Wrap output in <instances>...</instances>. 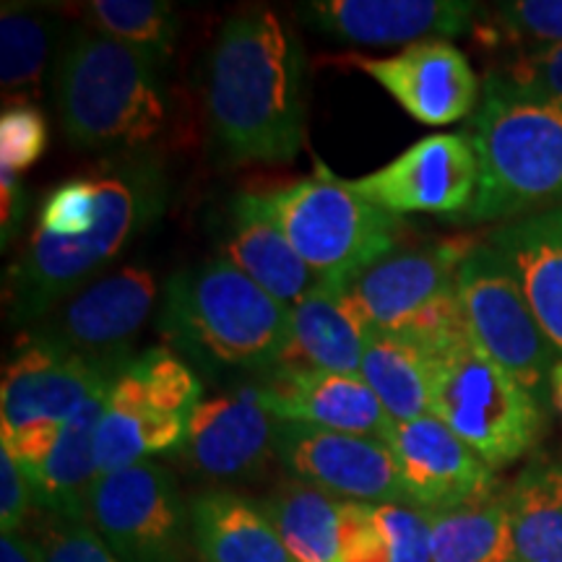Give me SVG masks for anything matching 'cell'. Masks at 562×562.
Here are the masks:
<instances>
[{
    "instance_id": "obj_16",
    "label": "cell",
    "mask_w": 562,
    "mask_h": 562,
    "mask_svg": "<svg viewBox=\"0 0 562 562\" xmlns=\"http://www.w3.org/2000/svg\"><path fill=\"white\" fill-rule=\"evenodd\" d=\"M389 446L406 501L422 510L463 508L487 501L497 487L495 469L463 446L432 414L393 427Z\"/></svg>"
},
{
    "instance_id": "obj_8",
    "label": "cell",
    "mask_w": 562,
    "mask_h": 562,
    "mask_svg": "<svg viewBox=\"0 0 562 562\" xmlns=\"http://www.w3.org/2000/svg\"><path fill=\"white\" fill-rule=\"evenodd\" d=\"M456 292L476 347L510 372L539 404H550V381L560 355L531 313L516 279L487 243L469 245L463 252Z\"/></svg>"
},
{
    "instance_id": "obj_2",
    "label": "cell",
    "mask_w": 562,
    "mask_h": 562,
    "mask_svg": "<svg viewBox=\"0 0 562 562\" xmlns=\"http://www.w3.org/2000/svg\"><path fill=\"white\" fill-rule=\"evenodd\" d=\"M58 110L68 140L89 151H154L170 125L159 63L79 26L58 63Z\"/></svg>"
},
{
    "instance_id": "obj_31",
    "label": "cell",
    "mask_w": 562,
    "mask_h": 562,
    "mask_svg": "<svg viewBox=\"0 0 562 562\" xmlns=\"http://www.w3.org/2000/svg\"><path fill=\"white\" fill-rule=\"evenodd\" d=\"M391 562H432V513L409 503L375 505Z\"/></svg>"
},
{
    "instance_id": "obj_28",
    "label": "cell",
    "mask_w": 562,
    "mask_h": 562,
    "mask_svg": "<svg viewBox=\"0 0 562 562\" xmlns=\"http://www.w3.org/2000/svg\"><path fill=\"white\" fill-rule=\"evenodd\" d=\"M432 562H518L505 495L432 513Z\"/></svg>"
},
{
    "instance_id": "obj_37",
    "label": "cell",
    "mask_w": 562,
    "mask_h": 562,
    "mask_svg": "<svg viewBox=\"0 0 562 562\" xmlns=\"http://www.w3.org/2000/svg\"><path fill=\"white\" fill-rule=\"evenodd\" d=\"M34 505V490L30 476L16 459L0 448V526L3 533L19 531Z\"/></svg>"
},
{
    "instance_id": "obj_5",
    "label": "cell",
    "mask_w": 562,
    "mask_h": 562,
    "mask_svg": "<svg viewBox=\"0 0 562 562\" xmlns=\"http://www.w3.org/2000/svg\"><path fill=\"white\" fill-rule=\"evenodd\" d=\"M419 349L430 370V414L490 469L508 467L537 446L544 406L476 347L467 321Z\"/></svg>"
},
{
    "instance_id": "obj_40",
    "label": "cell",
    "mask_w": 562,
    "mask_h": 562,
    "mask_svg": "<svg viewBox=\"0 0 562 562\" xmlns=\"http://www.w3.org/2000/svg\"><path fill=\"white\" fill-rule=\"evenodd\" d=\"M550 404L562 414V360H558L550 381Z\"/></svg>"
},
{
    "instance_id": "obj_39",
    "label": "cell",
    "mask_w": 562,
    "mask_h": 562,
    "mask_svg": "<svg viewBox=\"0 0 562 562\" xmlns=\"http://www.w3.org/2000/svg\"><path fill=\"white\" fill-rule=\"evenodd\" d=\"M0 562H42L40 542L24 537L21 531H11L0 537Z\"/></svg>"
},
{
    "instance_id": "obj_26",
    "label": "cell",
    "mask_w": 562,
    "mask_h": 562,
    "mask_svg": "<svg viewBox=\"0 0 562 562\" xmlns=\"http://www.w3.org/2000/svg\"><path fill=\"white\" fill-rule=\"evenodd\" d=\"M60 24L53 11L3 3L0 11V91L11 104H32L45 91Z\"/></svg>"
},
{
    "instance_id": "obj_22",
    "label": "cell",
    "mask_w": 562,
    "mask_h": 562,
    "mask_svg": "<svg viewBox=\"0 0 562 562\" xmlns=\"http://www.w3.org/2000/svg\"><path fill=\"white\" fill-rule=\"evenodd\" d=\"M108 391L81 406L66 425H60L50 453L30 469L34 503L63 521L87 524L89 495L97 482L94 438L100 427Z\"/></svg>"
},
{
    "instance_id": "obj_10",
    "label": "cell",
    "mask_w": 562,
    "mask_h": 562,
    "mask_svg": "<svg viewBox=\"0 0 562 562\" xmlns=\"http://www.w3.org/2000/svg\"><path fill=\"white\" fill-rule=\"evenodd\" d=\"M123 368L24 334L0 383V435L66 425L83 404L110 391Z\"/></svg>"
},
{
    "instance_id": "obj_3",
    "label": "cell",
    "mask_w": 562,
    "mask_h": 562,
    "mask_svg": "<svg viewBox=\"0 0 562 562\" xmlns=\"http://www.w3.org/2000/svg\"><path fill=\"white\" fill-rule=\"evenodd\" d=\"M292 307L227 258L172 273L165 286L159 331L172 349L206 368H279L290 344Z\"/></svg>"
},
{
    "instance_id": "obj_33",
    "label": "cell",
    "mask_w": 562,
    "mask_h": 562,
    "mask_svg": "<svg viewBox=\"0 0 562 562\" xmlns=\"http://www.w3.org/2000/svg\"><path fill=\"white\" fill-rule=\"evenodd\" d=\"M497 30L531 47L562 45V0H510L495 9Z\"/></svg>"
},
{
    "instance_id": "obj_13",
    "label": "cell",
    "mask_w": 562,
    "mask_h": 562,
    "mask_svg": "<svg viewBox=\"0 0 562 562\" xmlns=\"http://www.w3.org/2000/svg\"><path fill=\"white\" fill-rule=\"evenodd\" d=\"M469 245L440 243L430 248H393L362 269L341 290L364 328L404 334L414 321L442 302L459 297L456 273Z\"/></svg>"
},
{
    "instance_id": "obj_6",
    "label": "cell",
    "mask_w": 562,
    "mask_h": 562,
    "mask_svg": "<svg viewBox=\"0 0 562 562\" xmlns=\"http://www.w3.org/2000/svg\"><path fill=\"white\" fill-rule=\"evenodd\" d=\"M256 195L328 290L341 292L357 273L396 248L398 216L364 201L347 180L326 170Z\"/></svg>"
},
{
    "instance_id": "obj_36",
    "label": "cell",
    "mask_w": 562,
    "mask_h": 562,
    "mask_svg": "<svg viewBox=\"0 0 562 562\" xmlns=\"http://www.w3.org/2000/svg\"><path fill=\"white\" fill-rule=\"evenodd\" d=\"M42 562H121L87 524L63 521L53 516L37 539Z\"/></svg>"
},
{
    "instance_id": "obj_9",
    "label": "cell",
    "mask_w": 562,
    "mask_h": 562,
    "mask_svg": "<svg viewBox=\"0 0 562 562\" xmlns=\"http://www.w3.org/2000/svg\"><path fill=\"white\" fill-rule=\"evenodd\" d=\"M89 518L108 550L121 562H186L191 510L178 484L154 461L97 476Z\"/></svg>"
},
{
    "instance_id": "obj_30",
    "label": "cell",
    "mask_w": 562,
    "mask_h": 562,
    "mask_svg": "<svg viewBox=\"0 0 562 562\" xmlns=\"http://www.w3.org/2000/svg\"><path fill=\"white\" fill-rule=\"evenodd\" d=\"M83 26L165 63L180 34L178 11L167 0H89L79 5Z\"/></svg>"
},
{
    "instance_id": "obj_21",
    "label": "cell",
    "mask_w": 562,
    "mask_h": 562,
    "mask_svg": "<svg viewBox=\"0 0 562 562\" xmlns=\"http://www.w3.org/2000/svg\"><path fill=\"white\" fill-rule=\"evenodd\" d=\"M222 250L229 263L248 273L261 290L286 307L300 305L326 286L281 235L277 224L266 216L256 193H240L232 201Z\"/></svg>"
},
{
    "instance_id": "obj_25",
    "label": "cell",
    "mask_w": 562,
    "mask_h": 562,
    "mask_svg": "<svg viewBox=\"0 0 562 562\" xmlns=\"http://www.w3.org/2000/svg\"><path fill=\"white\" fill-rule=\"evenodd\" d=\"M518 562H562V461L537 459L505 492Z\"/></svg>"
},
{
    "instance_id": "obj_23",
    "label": "cell",
    "mask_w": 562,
    "mask_h": 562,
    "mask_svg": "<svg viewBox=\"0 0 562 562\" xmlns=\"http://www.w3.org/2000/svg\"><path fill=\"white\" fill-rule=\"evenodd\" d=\"M364 336L368 328L341 292L323 286L292 307L290 344L279 368L360 375Z\"/></svg>"
},
{
    "instance_id": "obj_1",
    "label": "cell",
    "mask_w": 562,
    "mask_h": 562,
    "mask_svg": "<svg viewBox=\"0 0 562 562\" xmlns=\"http://www.w3.org/2000/svg\"><path fill=\"white\" fill-rule=\"evenodd\" d=\"M209 123L220 149L240 165H281L305 146V53L269 9L224 21L211 50Z\"/></svg>"
},
{
    "instance_id": "obj_17",
    "label": "cell",
    "mask_w": 562,
    "mask_h": 562,
    "mask_svg": "<svg viewBox=\"0 0 562 562\" xmlns=\"http://www.w3.org/2000/svg\"><path fill=\"white\" fill-rule=\"evenodd\" d=\"M476 13L467 0H315L302 16L326 37L355 45H414L469 32Z\"/></svg>"
},
{
    "instance_id": "obj_4",
    "label": "cell",
    "mask_w": 562,
    "mask_h": 562,
    "mask_svg": "<svg viewBox=\"0 0 562 562\" xmlns=\"http://www.w3.org/2000/svg\"><path fill=\"white\" fill-rule=\"evenodd\" d=\"M469 136L480 188L463 222H513L562 201L560 104L490 74Z\"/></svg>"
},
{
    "instance_id": "obj_34",
    "label": "cell",
    "mask_w": 562,
    "mask_h": 562,
    "mask_svg": "<svg viewBox=\"0 0 562 562\" xmlns=\"http://www.w3.org/2000/svg\"><path fill=\"white\" fill-rule=\"evenodd\" d=\"M497 76L562 108V45L524 47Z\"/></svg>"
},
{
    "instance_id": "obj_20",
    "label": "cell",
    "mask_w": 562,
    "mask_h": 562,
    "mask_svg": "<svg viewBox=\"0 0 562 562\" xmlns=\"http://www.w3.org/2000/svg\"><path fill=\"white\" fill-rule=\"evenodd\" d=\"M487 245L516 279L562 360V206L503 224Z\"/></svg>"
},
{
    "instance_id": "obj_12",
    "label": "cell",
    "mask_w": 562,
    "mask_h": 562,
    "mask_svg": "<svg viewBox=\"0 0 562 562\" xmlns=\"http://www.w3.org/2000/svg\"><path fill=\"white\" fill-rule=\"evenodd\" d=\"M154 305V273L146 266H123L70 294L66 305H55L26 334L91 360L128 364V344L149 321Z\"/></svg>"
},
{
    "instance_id": "obj_11",
    "label": "cell",
    "mask_w": 562,
    "mask_h": 562,
    "mask_svg": "<svg viewBox=\"0 0 562 562\" xmlns=\"http://www.w3.org/2000/svg\"><path fill=\"white\" fill-rule=\"evenodd\" d=\"M364 201L393 216H461L480 188V161L469 133H432L417 140L381 170L347 180Z\"/></svg>"
},
{
    "instance_id": "obj_7",
    "label": "cell",
    "mask_w": 562,
    "mask_h": 562,
    "mask_svg": "<svg viewBox=\"0 0 562 562\" xmlns=\"http://www.w3.org/2000/svg\"><path fill=\"white\" fill-rule=\"evenodd\" d=\"M199 375L167 347L140 351L117 372L97 427V474L180 451L201 398Z\"/></svg>"
},
{
    "instance_id": "obj_14",
    "label": "cell",
    "mask_w": 562,
    "mask_h": 562,
    "mask_svg": "<svg viewBox=\"0 0 562 562\" xmlns=\"http://www.w3.org/2000/svg\"><path fill=\"white\" fill-rule=\"evenodd\" d=\"M277 453L302 484L357 503H409L385 440L281 422Z\"/></svg>"
},
{
    "instance_id": "obj_19",
    "label": "cell",
    "mask_w": 562,
    "mask_h": 562,
    "mask_svg": "<svg viewBox=\"0 0 562 562\" xmlns=\"http://www.w3.org/2000/svg\"><path fill=\"white\" fill-rule=\"evenodd\" d=\"M279 425L256 389L203 398L195 406L180 451L195 472L211 480H237L258 472L277 451Z\"/></svg>"
},
{
    "instance_id": "obj_27",
    "label": "cell",
    "mask_w": 562,
    "mask_h": 562,
    "mask_svg": "<svg viewBox=\"0 0 562 562\" xmlns=\"http://www.w3.org/2000/svg\"><path fill=\"white\" fill-rule=\"evenodd\" d=\"M360 375L396 425L430 414L427 357L419 344L406 336L370 328L364 336Z\"/></svg>"
},
{
    "instance_id": "obj_24",
    "label": "cell",
    "mask_w": 562,
    "mask_h": 562,
    "mask_svg": "<svg viewBox=\"0 0 562 562\" xmlns=\"http://www.w3.org/2000/svg\"><path fill=\"white\" fill-rule=\"evenodd\" d=\"M188 510L203 562H294L261 505L232 492H209Z\"/></svg>"
},
{
    "instance_id": "obj_29",
    "label": "cell",
    "mask_w": 562,
    "mask_h": 562,
    "mask_svg": "<svg viewBox=\"0 0 562 562\" xmlns=\"http://www.w3.org/2000/svg\"><path fill=\"white\" fill-rule=\"evenodd\" d=\"M261 508L294 562H341L339 503L326 492L286 484Z\"/></svg>"
},
{
    "instance_id": "obj_15",
    "label": "cell",
    "mask_w": 562,
    "mask_h": 562,
    "mask_svg": "<svg viewBox=\"0 0 562 562\" xmlns=\"http://www.w3.org/2000/svg\"><path fill=\"white\" fill-rule=\"evenodd\" d=\"M334 63L368 74L422 125H451L476 112L480 81L448 40H425L389 58L347 53Z\"/></svg>"
},
{
    "instance_id": "obj_32",
    "label": "cell",
    "mask_w": 562,
    "mask_h": 562,
    "mask_svg": "<svg viewBox=\"0 0 562 562\" xmlns=\"http://www.w3.org/2000/svg\"><path fill=\"white\" fill-rule=\"evenodd\" d=\"M50 131L45 115L32 104H11L0 115V167L26 172L37 165L47 149Z\"/></svg>"
},
{
    "instance_id": "obj_35",
    "label": "cell",
    "mask_w": 562,
    "mask_h": 562,
    "mask_svg": "<svg viewBox=\"0 0 562 562\" xmlns=\"http://www.w3.org/2000/svg\"><path fill=\"white\" fill-rule=\"evenodd\" d=\"M339 542L341 562H391L375 505L370 503H339Z\"/></svg>"
},
{
    "instance_id": "obj_38",
    "label": "cell",
    "mask_w": 562,
    "mask_h": 562,
    "mask_svg": "<svg viewBox=\"0 0 562 562\" xmlns=\"http://www.w3.org/2000/svg\"><path fill=\"white\" fill-rule=\"evenodd\" d=\"M0 195H3V214H0V224H3V248L13 240L21 222H24V211H26V199L24 191H21V175L3 170L0 167Z\"/></svg>"
},
{
    "instance_id": "obj_18",
    "label": "cell",
    "mask_w": 562,
    "mask_h": 562,
    "mask_svg": "<svg viewBox=\"0 0 562 562\" xmlns=\"http://www.w3.org/2000/svg\"><path fill=\"white\" fill-rule=\"evenodd\" d=\"M256 391L261 404L279 422L364 435L385 442L396 427L362 375L277 368L271 381Z\"/></svg>"
}]
</instances>
